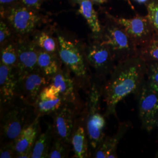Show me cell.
Instances as JSON below:
<instances>
[{
    "label": "cell",
    "mask_w": 158,
    "mask_h": 158,
    "mask_svg": "<svg viewBox=\"0 0 158 158\" xmlns=\"http://www.w3.org/2000/svg\"><path fill=\"white\" fill-rule=\"evenodd\" d=\"M134 1L140 4H144L148 2L149 0H134Z\"/></svg>",
    "instance_id": "cell-33"
},
{
    "label": "cell",
    "mask_w": 158,
    "mask_h": 158,
    "mask_svg": "<svg viewBox=\"0 0 158 158\" xmlns=\"http://www.w3.org/2000/svg\"><path fill=\"white\" fill-rule=\"evenodd\" d=\"M18 51L17 70L19 77L39 69L38 48L28 37L17 38Z\"/></svg>",
    "instance_id": "cell-14"
},
{
    "label": "cell",
    "mask_w": 158,
    "mask_h": 158,
    "mask_svg": "<svg viewBox=\"0 0 158 158\" xmlns=\"http://www.w3.org/2000/svg\"><path fill=\"white\" fill-rule=\"evenodd\" d=\"M54 136L53 125L48 124L45 132L40 133L36 140L31 158H49Z\"/></svg>",
    "instance_id": "cell-19"
},
{
    "label": "cell",
    "mask_w": 158,
    "mask_h": 158,
    "mask_svg": "<svg viewBox=\"0 0 158 158\" xmlns=\"http://www.w3.org/2000/svg\"><path fill=\"white\" fill-rule=\"evenodd\" d=\"M44 0H22L23 4L30 8L40 9Z\"/></svg>",
    "instance_id": "cell-30"
},
{
    "label": "cell",
    "mask_w": 158,
    "mask_h": 158,
    "mask_svg": "<svg viewBox=\"0 0 158 158\" xmlns=\"http://www.w3.org/2000/svg\"><path fill=\"white\" fill-rule=\"evenodd\" d=\"M139 116L142 128L150 132L158 121V93L149 88L145 80L138 96Z\"/></svg>",
    "instance_id": "cell-9"
},
{
    "label": "cell",
    "mask_w": 158,
    "mask_h": 158,
    "mask_svg": "<svg viewBox=\"0 0 158 158\" xmlns=\"http://www.w3.org/2000/svg\"><path fill=\"white\" fill-rule=\"evenodd\" d=\"M109 17L123 29L140 48L147 45L156 34L147 17L137 15L132 18H125L109 15Z\"/></svg>",
    "instance_id": "cell-8"
},
{
    "label": "cell",
    "mask_w": 158,
    "mask_h": 158,
    "mask_svg": "<svg viewBox=\"0 0 158 158\" xmlns=\"http://www.w3.org/2000/svg\"><path fill=\"white\" fill-rule=\"evenodd\" d=\"M40 117L26 127L14 140L17 158H31L36 140L40 134Z\"/></svg>",
    "instance_id": "cell-16"
},
{
    "label": "cell",
    "mask_w": 158,
    "mask_h": 158,
    "mask_svg": "<svg viewBox=\"0 0 158 158\" xmlns=\"http://www.w3.org/2000/svg\"><path fill=\"white\" fill-rule=\"evenodd\" d=\"M71 147L72 145L66 143L55 135L49 152V158H68Z\"/></svg>",
    "instance_id": "cell-24"
},
{
    "label": "cell",
    "mask_w": 158,
    "mask_h": 158,
    "mask_svg": "<svg viewBox=\"0 0 158 158\" xmlns=\"http://www.w3.org/2000/svg\"><path fill=\"white\" fill-rule=\"evenodd\" d=\"M51 81L40 69L19 77L18 97L33 106L42 91L51 83Z\"/></svg>",
    "instance_id": "cell-10"
},
{
    "label": "cell",
    "mask_w": 158,
    "mask_h": 158,
    "mask_svg": "<svg viewBox=\"0 0 158 158\" xmlns=\"http://www.w3.org/2000/svg\"><path fill=\"white\" fill-rule=\"evenodd\" d=\"M13 34H14V32L11 28L9 27L5 22L1 21L0 23L1 46L6 44L7 42L13 40Z\"/></svg>",
    "instance_id": "cell-28"
},
{
    "label": "cell",
    "mask_w": 158,
    "mask_h": 158,
    "mask_svg": "<svg viewBox=\"0 0 158 158\" xmlns=\"http://www.w3.org/2000/svg\"><path fill=\"white\" fill-rule=\"evenodd\" d=\"M93 2L97 3V4H102L107 2L108 0H91Z\"/></svg>",
    "instance_id": "cell-32"
},
{
    "label": "cell",
    "mask_w": 158,
    "mask_h": 158,
    "mask_svg": "<svg viewBox=\"0 0 158 158\" xmlns=\"http://www.w3.org/2000/svg\"><path fill=\"white\" fill-rule=\"evenodd\" d=\"M87 108L85 107L77 115L74 122L71 134V144L73 147V158H90V144L86 129Z\"/></svg>",
    "instance_id": "cell-13"
},
{
    "label": "cell",
    "mask_w": 158,
    "mask_h": 158,
    "mask_svg": "<svg viewBox=\"0 0 158 158\" xmlns=\"http://www.w3.org/2000/svg\"><path fill=\"white\" fill-rule=\"evenodd\" d=\"M85 51L90 67L93 69V79L102 85L115 66L116 62L110 49L96 38Z\"/></svg>",
    "instance_id": "cell-6"
},
{
    "label": "cell",
    "mask_w": 158,
    "mask_h": 158,
    "mask_svg": "<svg viewBox=\"0 0 158 158\" xmlns=\"http://www.w3.org/2000/svg\"><path fill=\"white\" fill-rule=\"evenodd\" d=\"M51 83L58 88L60 95L66 102L80 107L85 106V103L79 94L80 89L73 76L63 63L56 74L51 79Z\"/></svg>",
    "instance_id": "cell-12"
},
{
    "label": "cell",
    "mask_w": 158,
    "mask_h": 158,
    "mask_svg": "<svg viewBox=\"0 0 158 158\" xmlns=\"http://www.w3.org/2000/svg\"><path fill=\"white\" fill-rule=\"evenodd\" d=\"M38 64L40 70L51 79L58 72L62 62L59 55L51 53L38 48Z\"/></svg>",
    "instance_id": "cell-18"
},
{
    "label": "cell",
    "mask_w": 158,
    "mask_h": 158,
    "mask_svg": "<svg viewBox=\"0 0 158 158\" xmlns=\"http://www.w3.org/2000/svg\"><path fill=\"white\" fill-rule=\"evenodd\" d=\"M147 74V62L139 55L116 64L102 84V94L106 107L105 117L114 115L119 102L131 94L139 96Z\"/></svg>",
    "instance_id": "cell-1"
},
{
    "label": "cell",
    "mask_w": 158,
    "mask_h": 158,
    "mask_svg": "<svg viewBox=\"0 0 158 158\" xmlns=\"http://www.w3.org/2000/svg\"><path fill=\"white\" fill-rule=\"evenodd\" d=\"M1 113V145L14 141L23 129L31 124L36 115L33 106L19 97Z\"/></svg>",
    "instance_id": "cell-3"
},
{
    "label": "cell",
    "mask_w": 158,
    "mask_h": 158,
    "mask_svg": "<svg viewBox=\"0 0 158 158\" xmlns=\"http://www.w3.org/2000/svg\"><path fill=\"white\" fill-rule=\"evenodd\" d=\"M102 84L93 79L85 106L87 108L86 129L90 148L93 152L105 138V115L100 113Z\"/></svg>",
    "instance_id": "cell-4"
},
{
    "label": "cell",
    "mask_w": 158,
    "mask_h": 158,
    "mask_svg": "<svg viewBox=\"0 0 158 158\" xmlns=\"http://www.w3.org/2000/svg\"><path fill=\"white\" fill-rule=\"evenodd\" d=\"M17 153L15 148L14 141L8 143L4 145H1L0 158H16Z\"/></svg>",
    "instance_id": "cell-29"
},
{
    "label": "cell",
    "mask_w": 158,
    "mask_h": 158,
    "mask_svg": "<svg viewBox=\"0 0 158 158\" xmlns=\"http://www.w3.org/2000/svg\"><path fill=\"white\" fill-rule=\"evenodd\" d=\"M131 127V123L124 121L119 124L117 132L112 136H105L98 147L93 152V158H117V149L119 142Z\"/></svg>",
    "instance_id": "cell-17"
},
{
    "label": "cell",
    "mask_w": 158,
    "mask_h": 158,
    "mask_svg": "<svg viewBox=\"0 0 158 158\" xmlns=\"http://www.w3.org/2000/svg\"><path fill=\"white\" fill-rule=\"evenodd\" d=\"M147 83L150 89L158 93V62H147Z\"/></svg>",
    "instance_id": "cell-26"
},
{
    "label": "cell",
    "mask_w": 158,
    "mask_h": 158,
    "mask_svg": "<svg viewBox=\"0 0 158 158\" xmlns=\"http://www.w3.org/2000/svg\"><path fill=\"white\" fill-rule=\"evenodd\" d=\"M76 2H78V3H80L81 1H82L83 0H74Z\"/></svg>",
    "instance_id": "cell-34"
},
{
    "label": "cell",
    "mask_w": 158,
    "mask_h": 158,
    "mask_svg": "<svg viewBox=\"0 0 158 158\" xmlns=\"http://www.w3.org/2000/svg\"><path fill=\"white\" fill-rule=\"evenodd\" d=\"M32 40L40 49L53 54L59 55L58 40L52 36L50 31H40L35 35Z\"/></svg>",
    "instance_id": "cell-22"
},
{
    "label": "cell",
    "mask_w": 158,
    "mask_h": 158,
    "mask_svg": "<svg viewBox=\"0 0 158 158\" xmlns=\"http://www.w3.org/2000/svg\"><path fill=\"white\" fill-rule=\"evenodd\" d=\"M83 107H79L73 103L67 102L56 111L51 114L50 115L53 120L52 125L55 135L66 143L72 145L71 134L74 122Z\"/></svg>",
    "instance_id": "cell-11"
},
{
    "label": "cell",
    "mask_w": 158,
    "mask_h": 158,
    "mask_svg": "<svg viewBox=\"0 0 158 158\" xmlns=\"http://www.w3.org/2000/svg\"><path fill=\"white\" fill-rule=\"evenodd\" d=\"M16 0H0L1 4H10L11 2H13Z\"/></svg>",
    "instance_id": "cell-31"
},
{
    "label": "cell",
    "mask_w": 158,
    "mask_h": 158,
    "mask_svg": "<svg viewBox=\"0 0 158 158\" xmlns=\"http://www.w3.org/2000/svg\"><path fill=\"white\" fill-rule=\"evenodd\" d=\"M18 80L16 68L0 63V111L7 107L18 97Z\"/></svg>",
    "instance_id": "cell-15"
},
{
    "label": "cell",
    "mask_w": 158,
    "mask_h": 158,
    "mask_svg": "<svg viewBox=\"0 0 158 158\" xmlns=\"http://www.w3.org/2000/svg\"><path fill=\"white\" fill-rule=\"evenodd\" d=\"M139 55L146 62H158V35L155 34L147 45L139 49Z\"/></svg>",
    "instance_id": "cell-25"
},
{
    "label": "cell",
    "mask_w": 158,
    "mask_h": 158,
    "mask_svg": "<svg viewBox=\"0 0 158 158\" xmlns=\"http://www.w3.org/2000/svg\"><path fill=\"white\" fill-rule=\"evenodd\" d=\"M92 2L91 0L81 1L79 12L87 21L94 37H97L102 33V28Z\"/></svg>",
    "instance_id": "cell-20"
},
{
    "label": "cell",
    "mask_w": 158,
    "mask_h": 158,
    "mask_svg": "<svg viewBox=\"0 0 158 158\" xmlns=\"http://www.w3.org/2000/svg\"><path fill=\"white\" fill-rule=\"evenodd\" d=\"M67 102L61 95L55 99L38 97L33 107L36 115L42 117L46 115H50Z\"/></svg>",
    "instance_id": "cell-21"
},
{
    "label": "cell",
    "mask_w": 158,
    "mask_h": 158,
    "mask_svg": "<svg viewBox=\"0 0 158 158\" xmlns=\"http://www.w3.org/2000/svg\"><path fill=\"white\" fill-rule=\"evenodd\" d=\"M147 18L155 34L158 35V2L152 1L147 5Z\"/></svg>",
    "instance_id": "cell-27"
},
{
    "label": "cell",
    "mask_w": 158,
    "mask_h": 158,
    "mask_svg": "<svg viewBox=\"0 0 158 158\" xmlns=\"http://www.w3.org/2000/svg\"><path fill=\"white\" fill-rule=\"evenodd\" d=\"M59 43V56L63 64L73 76L80 90L88 94L93 80L91 72L83 51L77 44L56 32Z\"/></svg>",
    "instance_id": "cell-2"
},
{
    "label": "cell",
    "mask_w": 158,
    "mask_h": 158,
    "mask_svg": "<svg viewBox=\"0 0 158 158\" xmlns=\"http://www.w3.org/2000/svg\"><path fill=\"white\" fill-rule=\"evenodd\" d=\"M108 25L102 33L94 37L110 49L115 60L118 62L139 55V48L135 42L118 24Z\"/></svg>",
    "instance_id": "cell-5"
},
{
    "label": "cell",
    "mask_w": 158,
    "mask_h": 158,
    "mask_svg": "<svg viewBox=\"0 0 158 158\" xmlns=\"http://www.w3.org/2000/svg\"><path fill=\"white\" fill-rule=\"evenodd\" d=\"M157 127H158V124H157ZM156 156H157V157H158V152H157V154H156Z\"/></svg>",
    "instance_id": "cell-35"
},
{
    "label": "cell",
    "mask_w": 158,
    "mask_h": 158,
    "mask_svg": "<svg viewBox=\"0 0 158 158\" xmlns=\"http://www.w3.org/2000/svg\"><path fill=\"white\" fill-rule=\"evenodd\" d=\"M1 63L9 67L17 69L18 66L17 39L11 40L1 46Z\"/></svg>",
    "instance_id": "cell-23"
},
{
    "label": "cell",
    "mask_w": 158,
    "mask_h": 158,
    "mask_svg": "<svg viewBox=\"0 0 158 158\" xmlns=\"http://www.w3.org/2000/svg\"><path fill=\"white\" fill-rule=\"evenodd\" d=\"M6 19L17 38L28 37L35 32L40 23V18L30 8L24 6H15L8 12Z\"/></svg>",
    "instance_id": "cell-7"
}]
</instances>
